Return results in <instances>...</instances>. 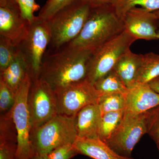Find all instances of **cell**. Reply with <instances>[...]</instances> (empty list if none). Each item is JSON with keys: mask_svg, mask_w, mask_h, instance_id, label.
<instances>
[{"mask_svg": "<svg viewBox=\"0 0 159 159\" xmlns=\"http://www.w3.org/2000/svg\"><path fill=\"white\" fill-rule=\"evenodd\" d=\"M94 50L70 44L57 49H48L43 58L39 79L54 91L85 80Z\"/></svg>", "mask_w": 159, "mask_h": 159, "instance_id": "6da1fadb", "label": "cell"}, {"mask_svg": "<svg viewBox=\"0 0 159 159\" xmlns=\"http://www.w3.org/2000/svg\"><path fill=\"white\" fill-rule=\"evenodd\" d=\"M124 31L123 20L118 16L113 6L91 8L82 30L69 44L78 48L95 49Z\"/></svg>", "mask_w": 159, "mask_h": 159, "instance_id": "7a4b0ae2", "label": "cell"}, {"mask_svg": "<svg viewBox=\"0 0 159 159\" xmlns=\"http://www.w3.org/2000/svg\"><path fill=\"white\" fill-rule=\"evenodd\" d=\"M91 9L84 0H77L46 21L51 36L48 49L58 48L75 39L82 30Z\"/></svg>", "mask_w": 159, "mask_h": 159, "instance_id": "3957f363", "label": "cell"}, {"mask_svg": "<svg viewBox=\"0 0 159 159\" xmlns=\"http://www.w3.org/2000/svg\"><path fill=\"white\" fill-rule=\"evenodd\" d=\"M76 116L57 115L38 128L32 129L30 140L35 154H48L77 139Z\"/></svg>", "mask_w": 159, "mask_h": 159, "instance_id": "277c9868", "label": "cell"}, {"mask_svg": "<svg viewBox=\"0 0 159 159\" xmlns=\"http://www.w3.org/2000/svg\"><path fill=\"white\" fill-rule=\"evenodd\" d=\"M136 40L124 31L116 37L94 49L88 66L85 79L93 84L112 70L120 57Z\"/></svg>", "mask_w": 159, "mask_h": 159, "instance_id": "5b68a950", "label": "cell"}, {"mask_svg": "<svg viewBox=\"0 0 159 159\" xmlns=\"http://www.w3.org/2000/svg\"><path fill=\"white\" fill-rule=\"evenodd\" d=\"M51 40L47 22L36 16L25 37L17 46L25 60L31 81L39 79L44 56Z\"/></svg>", "mask_w": 159, "mask_h": 159, "instance_id": "8992f818", "label": "cell"}, {"mask_svg": "<svg viewBox=\"0 0 159 159\" xmlns=\"http://www.w3.org/2000/svg\"><path fill=\"white\" fill-rule=\"evenodd\" d=\"M31 84V77L28 74L18 89L15 102L11 109L17 135L16 159H31L35 154L30 140L31 126L28 105Z\"/></svg>", "mask_w": 159, "mask_h": 159, "instance_id": "52a82bcc", "label": "cell"}, {"mask_svg": "<svg viewBox=\"0 0 159 159\" xmlns=\"http://www.w3.org/2000/svg\"><path fill=\"white\" fill-rule=\"evenodd\" d=\"M57 98L58 115L76 116L80 110L98 104L101 94L93 84L84 80L54 91Z\"/></svg>", "mask_w": 159, "mask_h": 159, "instance_id": "ba28073f", "label": "cell"}, {"mask_svg": "<svg viewBox=\"0 0 159 159\" xmlns=\"http://www.w3.org/2000/svg\"><path fill=\"white\" fill-rule=\"evenodd\" d=\"M31 130L38 128L58 115L56 94L41 80L31 81L28 97Z\"/></svg>", "mask_w": 159, "mask_h": 159, "instance_id": "9c48e42d", "label": "cell"}, {"mask_svg": "<svg viewBox=\"0 0 159 159\" xmlns=\"http://www.w3.org/2000/svg\"><path fill=\"white\" fill-rule=\"evenodd\" d=\"M147 134L145 113L134 115L125 111L118 128L105 142L120 155L131 157L135 145Z\"/></svg>", "mask_w": 159, "mask_h": 159, "instance_id": "30bf717a", "label": "cell"}, {"mask_svg": "<svg viewBox=\"0 0 159 159\" xmlns=\"http://www.w3.org/2000/svg\"><path fill=\"white\" fill-rule=\"evenodd\" d=\"M122 20L125 31L136 40L158 39L159 20L154 12L134 7L126 12Z\"/></svg>", "mask_w": 159, "mask_h": 159, "instance_id": "8fae6325", "label": "cell"}, {"mask_svg": "<svg viewBox=\"0 0 159 159\" xmlns=\"http://www.w3.org/2000/svg\"><path fill=\"white\" fill-rule=\"evenodd\" d=\"M30 23L21 15L18 5L0 6V35L17 46L25 37Z\"/></svg>", "mask_w": 159, "mask_h": 159, "instance_id": "7c38bea8", "label": "cell"}, {"mask_svg": "<svg viewBox=\"0 0 159 159\" xmlns=\"http://www.w3.org/2000/svg\"><path fill=\"white\" fill-rule=\"evenodd\" d=\"M125 111L134 115L144 113L159 105V93L148 83L136 82L125 95Z\"/></svg>", "mask_w": 159, "mask_h": 159, "instance_id": "4fadbf2b", "label": "cell"}, {"mask_svg": "<svg viewBox=\"0 0 159 159\" xmlns=\"http://www.w3.org/2000/svg\"><path fill=\"white\" fill-rule=\"evenodd\" d=\"M99 104H90L79 111L76 116L77 137L93 139L98 137L101 119Z\"/></svg>", "mask_w": 159, "mask_h": 159, "instance_id": "5bb4252c", "label": "cell"}, {"mask_svg": "<svg viewBox=\"0 0 159 159\" xmlns=\"http://www.w3.org/2000/svg\"><path fill=\"white\" fill-rule=\"evenodd\" d=\"M78 154L94 159H134L116 153L99 138L85 139L77 137L74 143Z\"/></svg>", "mask_w": 159, "mask_h": 159, "instance_id": "9a60e30c", "label": "cell"}, {"mask_svg": "<svg viewBox=\"0 0 159 159\" xmlns=\"http://www.w3.org/2000/svg\"><path fill=\"white\" fill-rule=\"evenodd\" d=\"M142 54H136L129 50L120 57L113 69L128 89L136 83V77L141 63Z\"/></svg>", "mask_w": 159, "mask_h": 159, "instance_id": "2e32d148", "label": "cell"}, {"mask_svg": "<svg viewBox=\"0 0 159 159\" xmlns=\"http://www.w3.org/2000/svg\"><path fill=\"white\" fill-rule=\"evenodd\" d=\"M28 74L29 70L27 63L22 54L18 50L9 66L1 72L0 78L16 93Z\"/></svg>", "mask_w": 159, "mask_h": 159, "instance_id": "e0dca14e", "label": "cell"}, {"mask_svg": "<svg viewBox=\"0 0 159 159\" xmlns=\"http://www.w3.org/2000/svg\"><path fill=\"white\" fill-rule=\"evenodd\" d=\"M0 159H16L17 135L11 122L0 125Z\"/></svg>", "mask_w": 159, "mask_h": 159, "instance_id": "ac0fdd59", "label": "cell"}, {"mask_svg": "<svg viewBox=\"0 0 159 159\" xmlns=\"http://www.w3.org/2000/svg\"><path fill=\"white\" fill-rule=\"evenodd\" d=\"M94 85L101 95L112 93L125 95L129 89L121 77L113 70L98 80Z\"/></svg>", "mask_w": 159, "mask_h": 159, "instance_id": "d6986e66", "label": "cell"}, {"mask_svg": "<svg viewBox=\"0 0 159 159\" xmlns=\"http://www.w3.org/2000/svg\"><path fill=\"white\" fill-rule=\"evenodd\" d=\"M159 77V54L153 52L142 54V63L136 77V82L148 83Z\"/></svg>", "mask_w": 159, "mask_h": 159, "instance_id": "ffe728a7", "label": "cell"}, {"mask_svg": "<svg viewBox=\"0 0 159 159\" xmlns=\"http://www.w3.org/2000/svg\"><path fill=\"white\" fill-rule=\"evenodd\" d=\"M125 110L111 112L101 117L98 130V137L106 142L118 128L125 115Z\"/></svg>", "mask_w": 159, "mask_h": 159, "instance_id": "44dd1931", "label": "cell"}, {"mask_svg": "<svg viewBox=\"0 0 159 159\" xmlns=\"http://www.w3.org/2000/svg\"><path fill=\"white\" fill-rule=\"evenodd\" d=\"M137 7L153 12L159 10V0H119L114 7L118 16L122 19L126 12Z\"/></svg>", "mask_w": 159, "mask_h": 159, "instance_id": "7402d4cb", "label": "cell"}, {"mask_svg": "<svg viewBox=\"0 0 159 159\" xmlns=\"http://www.w3.org/2000/svg\"><path fill=\"white\" fill-rule=\"evenodd\" d=\"M98 104L101 111V116L111 112L125 110V95L119 93L101 95Z\"/></svg>", "mask_w": 159, "mask_h": 159, "instance_id": "603a6c76", "label": "cell"}, {"mask_svg": "<svg viewBox=\"0 0 159 159\" xmlns=\"http://www.w3.org/2000/svg\"><path fill=\"white\" fill-rule=\"evenodd\" d=\"M18 48L9 39L0 35V72H2L12 62Z\"/></svg>", "mask_w": 159, "mask_h": 159, "instance_id": "cb8c5ba5", "label": "cell"}, {"mask_svg": "<svg viewBox=\"0 0 159 159\" xmlns=\"http://www.w3.org/2000/svg\"><path fill=\"white\" fill-rule=\"evenodd\" d=\"M145 114L147 134L155 142L159 151V105Z\"/></svg>", "mask_w": 159, "mask_h": 159, "instance_id": "d4e9b609", "label": "cell"}, {"mask_svg": "<svg viewBox=\"0 0 159 159\" xmlns=\"http://www.w3.org/2000/svg\"><path fill=\"white\" fill-rule=\"evenodd\" d=\"M77 0H48L40 10L38 17L44 21L50 19L57 12Z\"/></svg>", "mask_w": 159, "mask_h": 159, "instance_id": "484cf974", "label": "cell"}, {"mask_svg": "<svg viewBox=\"0 0 159 159\" xmlns=\"http://www.w3.org/2000/svg\"><path fill=\"white\" fill-rule=\"evenodd\" d=\"M16 98V93L0 78V111L1 115L11 110L15 102Z\"/></svg>", "mask_w": 159, "mask_h": 159, "instance_id": "4316f807", "label": "cell"}, {"mask_svg": "<svg viewBox=\"0 0 159 159\" xmlns=\"http://www.w3.org/2000/svg\"><path fill=\"white\" fill-rule=\"evenodd\" d=\"M21 15L30 24L36 18L34 13L40 9L35 0H16Z\"/></svg>", "mask_w": 159, "mask_h": 159, "instance_id": "83f0119b", "label": "cell"}, {"mask_svg": "<svg viewBox=\"0 0 159 159\" xmlns=\"http://www.w3.org/2000/svg\"><path fill=\"white\" fill-rule=\"evenodd\" d=\"M77 154H79L74 144L69 143L55 148L47 156L48 159H70Z\"/></svg>", "mask_w": 159, "mask_h": 159, "instance_id": "f1b7e54d", "label": "cell"}, {"mask_svg": "<svg viewBox=\"0 0 159 159\" xmlns=\"http://www.w3.org/2000/svg\"><path fill=\"white\" fill-rule=\"evenodd\" d=\"M89 4L91 8L104 6H115L119 0H84Z\"/></svg>", "mask_w": 159, "mask_h": 159, "instance_id": "f546056e", "label": "cell"}, {"mask_svg": "<svg viewBox=\"0 0 159 159\" xmlns=\"http://www.w3.org/2000/svg\"><path fill=\"white\" fill-rule=\"evenodd\" d=\"M148 84L154 91L159 93V77L151 80Z\"/></svg>", "mask_w": 159, "mask_h": 159, "instance_id": "4dcf8cb0", "label": "cell"}, {"mask_svg": "<svg viewBox=\"0 0 159 159\" xmlns=\"http://www.w3.org/2000/svg\"><path fill=\"white\" fill-rule=\"evenodd\" d=\"M17 5L16 0H0V6Z\"/></svg>", "mask_w": 159, "mask_h": 159, "instance_id": "1f68e13d", "label": "cell"}, {"mask_svg": "<svg viewBox=\"0 0 159 159\" xmlns=\"http://www.w3.org/2000/svg\"><path fill=\"white\" fill-rule=\"evenodd\" d=\"M31 159H48L47 154H35Z\"/></svg>", "mask_w": 159, "mask_h": 159, "instance_id": "d6a6232c", "label": "cell"}, {"mask_svg": "<svg viewBox=\"0 0 159 159\" xmlns=\"http://www.w3.org/2000/svg\"><path fill=\"white\" fill-rule=\"evenodd\" d=\"M153 12H154L155 14L157 16V17L159 20V10H157V11H153Z\"/></svg>", "mask_w": 159, "mask_h": 159, "instance_id": "836d02e7", "label": "cell"}, {"mask_svg": "<svg viewBox=\"0 0 159 159\" xmlns=\"http://www.w3.org/2000/svg\"><path fill=\"white\" fill-rule=\"evenodd\" d=\"M157 38L158 39H159V21L158 23V28L157 30Z\"/></svg>", "mask_w": 159, "mask_h": 159, "instance_id": "e575fe53", "label": "cell"}]
</instances>
